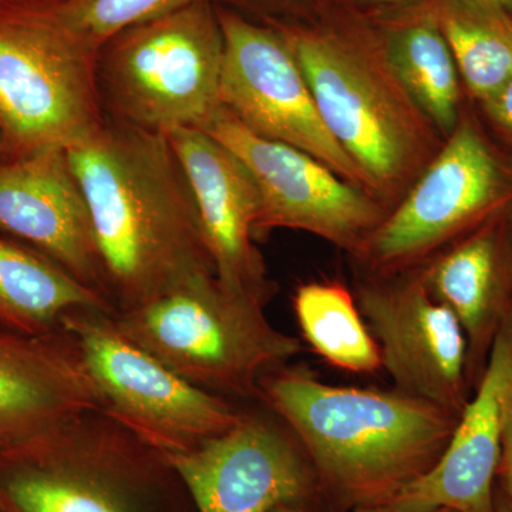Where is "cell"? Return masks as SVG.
<instances>
[{"instance_id": "1", "label": "cell", "mask_w": 512, "mask_h": 512, "mask_svg": "<svg viewBox=\"0 0 512 512\" xmlns=\"http://www.w3.org/2000/svg\"><path fill=\"white\" fill-rule=\"evenodd\" d=\"M67 156L116 313L217 275L190 183L165 134L107 119Z\"/></svg>"}, {"instance_id": "25", "label": "cell", "mask_w": 512, "mask_h": 512, "mask_svg": "<svg viewBox=\"0 0 512 512\" xmlns=\"http://www.w3.org/2000/svg\"><path fill=\"white\" fill-rule=\"evenodd\" d=\"M474 107L495 140L512 154V76L494 96Z\"/></svg>"}, {"instance_id": "21", "label": "cell", "mask_w": 512, "mask_h": 512, "mask_svg": "<svg viewBox=\"0 0 512 512\" xmlns=\"http://www.w3.org/2000/svg\"><path fill=\"white\" fill-rule=\"evenodd\" d=\"M463 82L480 104L512 76V15L493 0H430Z\"/></svg>"}, {"instance_id": "3", "label": "cell", "mask_w": 512, "mask_h": 512, "mask_svg": "<svg viewBox=\"0 0 512 512\" xmlns=\"http://www.w3.org/2000/svg\"><path fill=\"white\" fill-rule=\"evenodd\" d=\"M318 476L356 508L384 507L439 461L460 414L399 392L333 386L303 369L262 377Z\"/></svg>"}, {"instance_id": "18", "label": "cell", "mask_w": 512, "mask_h": 512, "mask_svg": "<svg viewBox=\"0 0 512 512\" xmlns=\"http://www.w3.org/2000/svg\"><path fill=\"white\" fill-rule=\"evenodd\" d=\"M504 212L420 266L431 296L453 312L466 336L470 386H477L495 335L512 309V252Z\"/></svg>"}, {"instance_id": "11", "label": "cell", "mask_w": 512, "mask_h": 512, "mask_svg": "<svg viewBox=\"0 0 512 512\" xmlns=\"http://www.w3.org/2000/svg\"><path fill=\"white\" fill-rule=\"evenodd\" d=\"M146 441L90 410L0 453L2 494L16 512H137L116 471Z\"/></svg>"}, {"instance_id": "7", "label": "cell", "mask_w": 512, "mask_h": 512, "mask_svg": "<svg viewBox=\"0 0 512 512\" xmlns=\"http://www.w3.org/2000/svg\"><path fill=\"white\" fill-rule=\"evenodd\" d=\"M511 202L512 154L467 100L439 153L350 259L357 275L413 271Z\"/></svg>"}, {"instance_id": "17", "label": "cell", "mask_w": 512, "mask_h": 512, "mask_svg": "<svg viewBox=\"0 0 512 512\" xmlns=\"http://www.w3.org/2000/svg\"><path fill=\"white\" fill-rule=\"evenodd\" d=\"M90 410L103 403L67 330L26 336L0 329V453Z\"/></svg>"}, {"instance_id": "30", "label": "cell", "mask_w": 512, "mask_h": 512, "mask_svg": "<svg viewBox=\"0 0 512 512\" xmlns=\"http://www.w3.org/2000/svg\"><path fill=\"white\" fill-rule=\"evenodd\" d=\"M353 512H393L390 511L389 508L386 507H363L356 508ZM429 512H457L454 510H450V508H437V510L429 511Z\"/></svg>"}, {"instance_id": "9", "label": "cell", "mask_w": 512, "mask_h": 512, "mask_svg": "<svg viewBox=\"0 0 512 512\" xmlns=\"http://www.w3.org/2000/svg\"><path fill=\"white\" fill-rule=\"evenodd\" d=\"M202 131L229 148L254 177L261 202L256 241L274 229H295L353 258L389 214L366 188L299 148L256 136L225 109Z\"/></svg>"}, {"instance_id": "4", "label": "cell", "mask_w": 512, "mask_h": 512, "mask_svg": "<svg viewBox=\"0 0 512 512\" xmlns=\"http://www.w3.org/2000/svg\"><path fill=\"white\" fill-rule=\"evenodd\" d=\"M264 303L201 275L160 298L113 315L114 325L175 375L218 396H258L262 377L301 353Z\"/></svg>"}, {"instance_id": "19", "label": "cell", "mask_w": 512, "mask_h": 512, "mask_svg": "<svg viewBox=\"0 0 512 512\" xmlns=\"http://www.w3.org/2000/svg\"><path fill=\"white\" fill-rule=\"evenodd\" d=\"M370 20L404 89L446 140L468 99L430 0H410Z\"/></svg>"}, {"instance_id": "12", "label": "cell", "mask_w": 512, "mask_h": 512, "mask_svg": "<svg viewBox=\"0 0 512 512\" xmlns=\"http://www.w3.org/2000/svg\"><path fill=\"white\" fill-rule=\"evenodd\" d=\"M353 293L396 390L461 414L471 387L466 336L453 312L431 296L420 268L357 275Z\"/></svg>"}, {"instance_id": "15", "label": "cell", "mask_w": 512, "mask_h": 512, "mask_svg": "<svg viewBox=\"0 0 512 512\" xmlns=\"http://www.w3.org/2000/svg\"><path fill=\"white\" fill-rule=\"evenodd\" d=\"M0 232L26 242L109 301L92 217L67 148L0 160Z\"/></svg>"}, {"instance_id": "14", "label": "cell", "mask_w": 512, "mask_h": 512, "mask_svg": "<svg viewBox=\"0 0 512 512\" xmlns=\"http://www.w3.org/2000/svg\"><path fill=\"white\" fill-rule=\"evenodd\" d=\"M512 397V309L495 335L487 365L446 450L423 476L384 507L393 512H495L505 412Z\"/></svg>"}, {"instance_id": "27", "label": "cell", "mask_w": 512, "mask_h": 512, "mask_svg": "<svg viewBox=\"0 0 512 512\" xmlns=\"http://www.w3.org/2000/svg\"><path fill=\"white\" fill-rule=\"evenodd\" d=\"M333 2L356 10L367 18H375V16L382 15L384 12L406 5L410 0H333Z\"/></svg>"}, {"instance_id": "24", "label": "cell", "mask_w": 512, "mask_h": 512, "mask_svg": "<svg viewBox=\"0 0 512 512\" xmlns=\"http://www.w3.org/2000/svg\"><path fill=\"white\" fill-rule=\"evenodd\" d=\"M215 5L234 10L245 18L264 23L302 22L318 15L333 0H212Z\"/></svg>"}, {"instance_id": "22", "label": "cell", "mask_w": 512, "mask_h": 512, "mask_svg": "<svg viewBox=\"0 0 512 512\" xmlns=\"http://www.w3.org/2000/svg\"><path fill=\"white\" fill-rule=\"evenodd\" d=\"M303 338L330 365L352 373L382 367L379 345L366 325L355 293L339 282H309L293 298Z\"/></svg>"}, {"instance_id": "32", "label": "cell", "mask_w": 512, "mask_h": 512, "mask_svg": "<svg viewBox=\"0 0 512 512\" xmlns=\"http://www.w3.org/2000/svg\"><path fill=\"white\" fill-rule=\"evenodd\" d=\"M493 2L497 3V5H500L501 8H504L508 13H511L512 15V0H493Z\"/></svg>"}, {"instance_id": "20", "label": "cell", "mask_w": 512, "mask_h": 512, "mask_svg": "<svg viewBox=\"0 0 512 512\" xmlns=\"http://www.w3.org/2000/svg\"><path fill=\"white\" fill-rule=\"evenodd\" d=\"M93 309L116 315L99 292L36 249L0 237V329L26 336L62 330L69 313Z\"/></svg>"}, {"instance_id": "29", "label": "cell", "mask_w": 512, "mask_h": 512, "mask_svg": "<svg viewBox=\"0 0 512 512\" xmlns=\"http://www.w3.org/2000/svg\"><path fill=\"white\" fill-rule=\"evenodd\" d=\"M504 224L505 231H507L508 242H510L511 252H512V202L510 207L507 208L504 212Z\"/></svg>"}, {"instance_id": "13", "label": "cell", "mask_w": 512, "mask_h": 512, "mask_svg": "<svg viewBox=\"0 0 512 512\" xmlns=\"http://www.w3.org/2000/svg\"><path fill=\"white\" fill-rule=\"evenodd\" d=\"M197 512H271L311 493L313 471L301 447L259 416L194 450L163 454Z\"/></svg>"}, {"instance_id": "26", "label": "cell", "mask_w": 512, "mask_h": 512, "mask_svg": "<svg viewBox=\"0 0 512 512\" xmlns=\"http://www.w3.org/2000/svg\"><path fill=\"white\" fill-rule=\"evenodd\" d=\"M497 474H500L503 480V494L512 503V397L505 412L503 444H501L500 466Z\"/></svg>"}, {"instance_id": "23", "label": "cell", "mask_w": 512, "mask_h": 512, "mask_svg": "<svg viewBox=\"0 0 512 512\" xmlns=\"http://www.w3.org/2000/svg\"><path fill=\"white\" fill-rule=\"evenodd\" d=\"M201 0H60L63 15L77 35L99 52L120 30Z\"/></svg>"}, {"instance_id": "33", "label": "cell", "mask_w": 512, "mask_h": 512, "mask_svg": "<svg viewBox=\"0 0 512 512\" xmlns=\"http://www.w3.org/2000/svg\"><path fill=\"white\" fill-rule=\"evenodd\" d=\"M5 158V146H3L2 137H0V160Z\"/></svg>"}, {"instance_id": "6", "label": "cell", "mask_w": 512, "mask_h": 512, "mask_svg": "<svg viewBox=\"0 0 512 512\" xmlns=\"http://www.w3.org/2000/svg\"><path fill=\"white\" fill-rule=\"evenodd\" d=\"M222 63L224 33L212 0L128 26L97 53L104 114L154 133L204 130L222 110Z\"/></svg>"}, {"instance_id": "2", "label": "cell", "mask_w": 512, "mask_h": 512, "mask_svg": "<svg viewBox=\"0 0 512 512\" xmlns=\"http://www.w3.org/2000/svg\"><path fill=\"white\" fill-rule=\"evenodd\" d=\"M269 26L291 47L323 123L367 190L392 210L444 137L394 73L372 20L332 2L311 19Z\"/></svg>"}, {"instance_id": "28", "label": "cell", "mask_w": 512, "mask_h": 512, "mask_svg": "<svg viewBox=\"0 0 512 512\" xmlns=\"http://www.w3.org/2000/svg\"><path fill=\"white\" fill-rule=\"evenodd\" d=\"M495 512H512V503L504 494L495 495Z\"/></svg>"}, {"instance_id": "31", "label": "cell", "mask_w": 512, "mask_h": 512, "mask_svg": "<svg viewBox=\"0 0 512 512\" xmlns=\"http://www.w3.org/2000/svg\"><path fill=\"white\" fill-rule=\"evenodd\" d=\"M271 512H303L296 508L295 505H279V507L274 508Z\"/></svg>"}, {"instance_id": "16", "label": "cell", "mask_w": 512, "mask_h": 512, "mask_svg": "<svg viewBox=\"0 0 512 512\" xmlns=\"http://www.w3.org/2000/svg\"><path fill=\"white\" fill-rule=\"evenodd\" d=\"M165 136L190 183L217 278L266 305L275 285L255 245L261 202L247 165L198 128H175Z\"/></svg>"}, {"instance_id": "5", "label": "cell", "mask_w": 512, "mask_h": 512, "mask_svg": "<svg viewBox=\"0 0 512 512\" xmlns=\"http://www.w3.org/2000/svg\"><path fill=\"white\" fill-rule=\"evenodd\" d=\"M97 53L64 18L60 0H0L5 157L76 146L106 123Z\"/></svg>"}, {"instance_id": "8", "label": "cell", "mask_w": 512, "mask_h": 512, "mask_svg": "<svg viewBox=\"0 0 512 512\" xmlns=\"http://www.w3.org/2000/svg\"><path fill=\"white\" fill-rule=\"evenodd\" d=\"M62 328L76 340L104 412L163 454L194 450L244 416L130 342L110 313L72 312Z\"/></svg>"}, {"instance_id": "10", "label": "cell", "mask_w": 512, "mask_h": 512, "mask_svg": "<svg viewBox=\"0 0 512 512\" xmlns=\"http://www.w3.org/2000/svg\"><path fill=\"white\" fill-rule=\"evenodd\" d=\"M217 10L224 33L222 109L256 136L299 148L349 183L366 188L362 174L323 123L282 33L234 10L218 5Z\"/></svg>"}]
</instances>
